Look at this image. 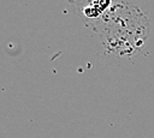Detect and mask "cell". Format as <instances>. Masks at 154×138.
<instances>
[]
</instances>
